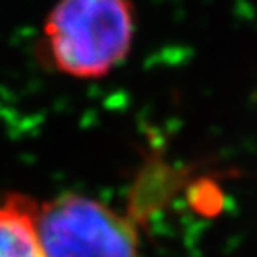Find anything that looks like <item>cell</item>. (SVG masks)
<instances>
[{"label":"cell","instance_id":"2","mask_svg":"<svg viewBox=\"0 0 257 257\" xmlns=\"http://www.w3.org/2000/svg\"><path fill=\"white\" fill-rule=\"evenodd\" d=\"M32 213L45 257H140L134 225L100 200L64 193Z\"/></svg>","mask_w":257,"mask_h":257},{"label":"cell","instance_id":"3","mask_svg":"<svg viewBox=\"0 0 257 257\" xmlns=\"http://www.w3.org/2000/svg\"><path fill=\"white\" fill-rule=\"evenodd\" d=\"M32 205L18 195L0 204V257H45Z\"/></svg>","mask_w":257,"mask_h":257},{"label":"cell","instance_id":"1","mask_svg":"<svg viewBox=\"0 0 257 257\" xmlns=\"http://www.w3.org/2000/svg\"><path fill=\"white\" fill-rule=\"evenodd\" d=\"M136 36L131 0H57L43 22L40 57L73 79H102L127 59Z\"/></svg>","mask_w":257,"mask_h":257}]
</instances>
